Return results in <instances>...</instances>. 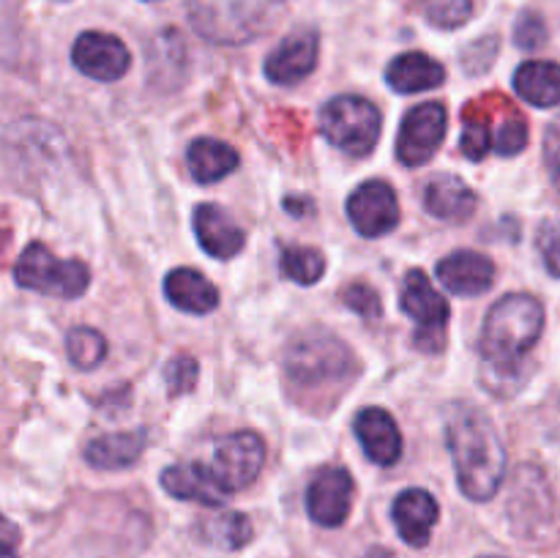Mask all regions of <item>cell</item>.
<instances>
[{
	"instance_id": "27",
	"label": "cell",
	"mask_w": 560,
	"mask_h": 558,
	"mask_svg": "<svg viewBox=\"0 0 560 558\" xmlns=\"http://www.w3.org/2000/svg\"><path fill=\"white\" fill-rule=\"evenodd\" d=\"M208 539H211L213 545L224 547V550H238V547H244L246 542L252 539L249 518L241 512L219 514V518L211 520V525H208Z\"/></svg>"
},
{
	"instance_id": "11",
	"label": "cell",
	"mask_w": 560,
	"mask_h": 558,
	"mask_svg": "<svg viewBox=\"0 0 560 558\" xmlns=\"http://www.w3.org/2000/svg\"><path fill=\"white\" fill-rule=\"evenodd\" d=\"M353 503V476L345 468H323L306 487V512L317 525L337 528L348 520Z\"/></svg>"
},
{
	"instance_id": "36",
	"label": "cell",
	"mask_w": 560,
	"mask_h": 558,
	"mask_svg": "<svg viewBox=\"0 0 560 558\" xmlns=\"http://www.w3.org/2000/svg\"><path fill=\"white\" fill-rule=\"evenodd\" d=\"M364 558H394V553L386 550V547H372V550H366Z\"/></svg>"
},
{
	"instance_id": "33",
	"label": "cell",
	"mask_w": 560,
	"mask_h": 558,
	"mask_svg": "<svg viewBox=\"0 0 560 558\" xmlns=\"http://www.w3.org/2000/svg\"><path fill=\"white\" fill-rule=\"evenodd\" d=\"M514 42L523 49H539L547 42V25L539 14L534 11H525L520 14L517 25H514Z\"/></svg>"
},
{
	"instance_id": "25",
	"label": "cell",
	"mask_w": 560,
	"mask_h": 558,
	"mask_svg": "<svg viewBox=\"0 0 560 558\" xmlns=\"http://www.w3.org/2000/svg\"><path fill=\"white\" fill-rule=\"evenodd\" d=\"M66 350H69L71 364L80 367V370H93L107 356V342L96 328L77 326L66 337Z\"/></svg>"
},
{
	"instance_id": "38",
	"label": "cell",
	"mask_w": 560,
	"mask_h": 558,
	"mask_svg": "<svg viewBox=\"0 0 560 558\" xmlns=\"http://www.w3.org/2000/svg\"><path fill=\"white\" fill-rule=\"evenodd\" d=\"M485 558H503V556H485Z\"/></svg>"
},
{
	"instance_id": "35",
	"label": "cell",
	"mask_w": 560,
	"mask_h": 558,
	"mask_svg": "<svg viewBox=\"0 0 560 558\" xmlns=\"http://www.w3.org/2000/svg\"><path fill=\"white\" fill-rule=\"evenodd\" d=\"M284 208H290V211H293V217H304V208H310V200H306V197H301V200H295V197H288V200H284Z\"/></svg>"
},
{
	"instance_id": "16",
	"label": "cell",
	"mask_w": 560,
	"mask_h": 558,
	"mask_svg": "<svg viewBox=\"0 0 560 558\" xmlns=\"http://www.w3.org/2000/svg\"><path fill=\"white\" fill-rule=\"evenodd\" d=\"M195 233L202 249L219 260H230L244 249V230L228 217L219 206L202 202L195 208Z\"/></svg>"
},
{
	"instance_id": "10",
	"label": "cell",
	"mask_w": 560,
	"mask_h": 558,
	"mask_svg": "<svg viewBox=\"0 0 560 558\" xmlns=\"http://www.w3.org/2000/svg\"><path fill=\"white\" fill-rule=\"evenodd\" d=\"M71 60L82 74L98 82H115L129 71L131 55L118 36L88 31L71 47Z\"/></svg>"
},
{
	"instance_id": "18",
	"label": "cell",
	"mask_w": 560,
	"mask_h": 558,
	"mask_svg": "<svg viewBox=\"0 0 560 558\" xmlns=\"http://www.w3.org/2000/svg\"><path fill=\"white\" fill-rule=\"evenodd\" d=\"M424 206L443 222H465L476 211V195L457 175H435L424 189Z\"/></svg>"
},
{
	"instance_id": "19",
	"label": "cell",
	"mask_w": 560,
	"mask_h": 558,
	"mask_svg": "<svg viewBox=\"0 0 560 558\" xmlns=\"http://www.w3.org/2000/svg\"><path fill=\"white\" fill-rule=\"evenodd\" d=\"M164 293H167L170 304L189 312V315H208L219 304V290L195 268L170 271L164 279Z\"/></svg>"
},
{
	"instance_id": "30",
	"label": "cell",
	"mask_w": 560,
	"mask_h": 558,
	"mask_svg": "<svg viewBox=\"0 0 560 558\" xmlns=\"http://www.w3.org/2000/svg\"><path fill=\"white\" fill-rule=\"evenodd\" d=\"M525 146H528V124L523 118H517V115L503 120L495 135V151L501 156H517Z\"/></svg>"
},
{
	"instance_id": "15",
	"label": "cell",
	"mask_w": 560,
	"mask_h": 558,
	"mask_svg": "<svg viewBox=\"0 0 560 558\" xmlns=\"http://www.w3.org/2000/svg\"><path fill=\"white\" fill-rule=\"evenodd\" d=\"M438 279L457 295H481L492 288L495 266L479 252H454L438 263Z\"/></svg>"
},
{
	"instance_id": "23",
	"label": "cell",
	"mask_w": 560,
	"mask_h": 558,
	"mask_svg": "<svg viewBox=\"0 0 560 558\" xmlns=\"http://www.w3.org/2000/svg\"><path fill=\"white\" fill-rule=\"evenodd\" d=\"M186 159H189L191 175L200 184H217V181L228 178L241 162L238 153L228 142H219L213 137H200V140L191 142L189 156Z\"/></svg>"
},
{
	"instance_id": "32",
	"label": "cell",
	"mask_w": 560,
	"mask_h": 558,
	"mask_svg": "<svg viewBox=\"0 0 560 558\" xmlns=\"http://www.w3.org/2000/svg\"><path fill=\"white\" fill-rule=\"evenodd\" d=\"M342 299H345V304H348L353 312H359L361 317H370V321L372 317H381V312H383L381 295H377V290L370 288V284H364V282L350 284V288L342 293Z\"/></svg>"
},
{
	"instance_id": "3",
	"label": "cell",
	"mask_w": 560,
	"mask_h": 558,
	"mask_svg": "<svg viewBox=\"0 0 560 558\" xmlns=\"http://www.w3.org/2000/svg\"><path fill=\"white\" fill-rule=\"evenodd\" d=\"M350 367H353V353L348 345L326 332L304 334L284 353V372L295 386H334L350 377Z\"/></svg>"
},
{
	"instance_id": "31",
	"label": "cell",
	"mask_w": 560,
	"mask_h": 558,
	"mask_svg": "<svg viewBox=\"0 0 560 558\" xmlns=\"http://www.w3.org/2000/svg\"><path fill=\"white\" fill-rule=\"evenodd\" d=\"M459 148H463V153L470 162H481L490 153V148H495L485 120H468V126L463 131V140H459Z\"/></svg>"
},
{
	"instance_id": "34",
	"label": "cell",
	"mask_w": 560,
	"mask_h": 558,
	"mask_svg": "<svg viewBox=\"0 0 560 558\" xmlns=\"http://www.w3.org/2000/svg\"><path fill=\"white\" fill-rule=\"evenodd\" d=\"M545 162L547 170H550L552 184L560 191V120L550 124V129L545 135Z\"/></svg>"
},
{
	"instance_id": "2",
	"label": "cell",
	"mask_w": 560,
	"mask_h": 558,
	"mask_svg": "<svg viewBox=\"0 0 560 558\" xmlns=\"http://www.w3.org/2000/svg\"><path fill=\"white\" fill-rule=\"evenodd\" d=\"M545 332V310L534 295L509 293L490 306L481 332V356L487 364L512 370Z\"/></svg>"
},
{
	"instance_id": "20",
	"label": "cell",
	"mask_w": 560,
	"mask_h": 558,
	"mask_svg": "<svg viewBox=\"0 0 560 558\" xmlns=\"http://www.w3.org/2000/svg\"><path fill=\"white\" fill-rule=\"evenodd\" d=\"M386 80L397 93L432 91L446 80V69L427 53H405L388 63Z\"/></svg>"
},
{
	"instance_id": "13",
	"label": "cell",
	"mask_w": 560,
	"mask_h": 558,
	"mask_svg": "<svg viewBox=\"0 0 560 558\" xmlns=\"http://www.w3.org/2000/svg\"><path fill=\"white\" fill-rule=\"evenodd\" d=\"M359 443L375 465H394L402 454V435L394 416L383 408H364L353 421Z\"/></svg>"
},
{
	"instance_id": "6",
	"label": "cell",
	"mask_w": 560,
	"mask_h": 558,
	"mask_svg": "<svg viewBox=\"0 0 560 558\" xmlns=\"http://www.w3.org/2000/svg\"><path fill=\"white\" fill-rule=\"evenodd\" d=\"M399 306L408 317L419 323L416 332V345L427 353H435L443 348V334H446L448 323V304L435 284L427 279L424 271H410L402 282V293H399Z\"/></svg>"
},
{
	"instance_id": "28",
	"label": "cell",
	"mask_w": 560,
	"mask_h": 558,
	"mask_svg": "<svg viewBox=\"0 0 560 558\" xmlns=\"http://www.w3.org/2000/svg\"><path fill=\"white\" fill-rule=\"evenodd\" d=\"M197 375H200V370H197V361L186 353L175 356V359H170L167 367H164V381H167V388L173 397L175 394L191 392L197 383Z\"/></svg>"
},
{
	"instance_id": "22",
	"label": "cell",
	"mask_w": 560,
	"mask_h": 558,
	"mask_svg": "<svg viewBox=\"0 0 560 558\" xmlns=\"http://www.w3.org/2000/svg\"><path fill=\"white\" fill-rule=\"evenodd\" d=\"M514 88L534 107L560 104V66L552 60H528L514 74Z\"/></svg>"
},
{
	"instance_id": "37",
	"label": "cell",
	"mask_w": 560,
	"mask_h": 558,
	"mask_svg": "<svg viewBox=\"0 0 560 558\" xmlns=\"http://www.w3.org/2000/svg\"><path fill=\"white\" fill-rule=\"evenodd\" d=\"M3 558H16V556H14V550H11L9 545H5V550H3Z\"/></svg>"
},
{
	"instance_id": "4",
	"label": "cell",
	"mask_w": 560,
	"mask_h": 558,
	"mask_svg": "<svg viewBox=\"0 0 560 558\" xmlns=\"http://www.w3.org/2000/svg\"><path fill=\"white\" fill-rule=\"evenodd\" d=\"M320 129L334 148L366 156L381 137V113L364 96H337L320 109Z\"/></svg>"
},
{
	"instance_id": "17",
	"label": "cell",
	"mask_w": 560,
	"mask_h": 558,
	"mask_svg": "<svg viewBox=\"0 0 560 558\" xmlns=\"http://www.w3.org/2000/svg\"><path fill=\"white\" fill-rule=\"evenodd\" d=\"M162 487L180 501H197L206 507H219L228 498V490L219 485L213 470L200 463L170 465L162 474Z\"/></svg>"
},
{
	"instance_id": "29",
	"label": "cell",
	"mask_w": 560,
	"mask_h": 558,
	"mask_svg": "<svg viewBox=\"0 0 560 558\" xmlns=\"http://www.w3.org/2000/svg\"><path fill=\"white\" fill-rule=\"evenodd\" d=\"M536 249H539L547 271L560 279V222H556V219H547V222L539 224V233H536Z\"/></svg>"
},
{
	"instance_id": "7",
	"label": "cell",
	"mask_w": 560,
	"mask_h": 558,
	"mask_svg": "<svg viewBox=\"0 0 560 558\" xmlns=\"http://www.w3.org/2000/svg\"><path fill=\"white\" fill-rule=\"evenodd\" d=\"M446 107L441 102H424L405 115L397 137V156L408 167L427 164L446 137Z\"/></svg>"
},
{
	"instance_id": "14",
	"label": "cell",
	"mask_w": 560,
	"mask_h": 558,
	"mask_svg": "<svg viewBox=\"0 0 560 558\" xmlns=\"http://www.w3.org/2000/svg\"><path fill=\"white\" fill-rule=\"evenodd\" d=\"M438 514H441L438 501L432 498V492L421 490V487L399 492L392 507V518L397 523L399 536L410 547H424L430 542L432 528L438 523Z\"/></svg>"
},
{
	"instance_id": "1",
	"label": "cell",
	"mask_w": 560,
	"mask_h": 558,
	"mask_svg": "<svg viewBox=\"0 0 560 558\" xmlns=\"http://www.w3.org/2000/svg\"><path fill=\"white\" fill-rule=\"evenodd\" d=\"M446 443L457 468L459 490L470 501H490L501 490L506 474V452L492 421L474 405H463L448 416Z\"/></svg>"
},
{
	"instance_id": "5",
	"label": "cell",
	"mask_w": 560,
	"mask_h": 558,
	"mask_svg": "<svg viewBox=\"0 0 560 558\" xmlns=\"http://www.w3.org/2000/svg\"><path fill=\"white\" fill-rule=\"evenodd\" d=\"M14 277L22 288L55 299H77L91 284V271L82 260H58L44 244L25 246L14 266Z\"/></svg>"
},
{
	"instance_id": "21",
	"label": "cell",
	"mask_w": 560,
	"mask_h": 558,
	"mask_svg": "<svg viewBox=\"0 0 560 558\" xmlns=\"http://www.w3.org/2000/svg\"><path fill=\"white\" fill-rule=\"evenodd\" d=\"M145 443H148L145 430L115 432V435H104V438H96V441L88 443L85 457L93 468H102V470L129 468L131 463H137V460H140Z\"/></svg>"
},
{
	"instance_id": "9",
	"label": "cell",
	"mask_w": 560,
	"mask_h": 558,
	"mask_svg": "<svg viewBox=\"0 0 560 558\" xmlns=\"http://www.w3.org/2000/svg\"><path fill=\"white\" fill-rule=\"evenodd\" d=\"M350 224L366 239H381L399 224V202L386 181H366L348 197Z\"/></svg>"
},
{
	"instance_id": "24",
	"label": "cell",
	"mask_w": 560,
	"mask_h": 558,
	"mask_svg": "<svg viewBox=\"0 0 560 558\" xmlns=\"http://www.w3.org/2000/svg\"><path fill=\"white\" fill-rule=\"evenodd\" d=\"M279 268L299 284H315L326 274V257L315 246H284Z\"/></svg>"
},
{
	"instance_id": "8",
	"label": "cell",
	"mask_w": 560,
	"mask_h": 558,
	"mask_svg": "<svg viewBox=\"0 0 560 558\" xmlns=\"http://www.w3.org/2000/svg\"><path fill=\"white\" fill-rule=\"evenodd\" d=\"M262 463H266V449L260 438L255 432H233V435L219 438L211 470L224 490L235 492L257 479Z\"/></svg>"
},
{
	"instance_id": "26",
	"label": "cell",
	"mask_w": 560,
	"mask_h": 558,
	"mask_svg": "<svg viewBox=\"0 0 560 558\" xmlns=\"http://www.w3.org/2000/svg\"><path fill=\"white\" fill-rule=\"evenodd\" d=\"M413 3L427 16V22L441 27V31H454V27L465 25L474 14L470 0H413Z\"/></svg>"
},
{
	"instance_id": "12",
	"label": "cell",
	"mask_w": 560,
	"mask_h": 558,
	"mask_svg": "<svg viewBox=\"0 0 560 558\" xmlns=\"http://www.w3.org/2000/svg\"><path fill=\"white\" fill-rule=\"evenodd\" d=\"M320 53V36L312 27H299L277 44L266 58V77L277 85H295L312 74Z\"/></svg>"
}]
</instances>
